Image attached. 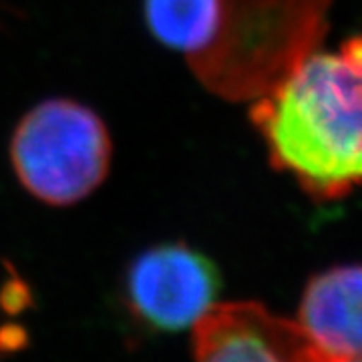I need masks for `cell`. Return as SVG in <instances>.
Returning a JSON list of instances; mask_svg holds the SVG:
<instances>
[{
  "instance_id": "5",
  "label": "cell",
  "mask_w": 362,
  "mask_h": 362,
  "mask_svg": "<svg viewBox=\"0 0 362 362\" xmlns=\"http://www.w3.org/2000/svg\"><path fill=\"white\" fill-rule=\"evenodd\" d=\"M298 322L256 302H232L195 322V362H328Z\"/></svg>"
},
{
  "instance_id": "2",
  "label": "cell",
  "mask_w": 362,
  "mask_h": 362,
  "mask_svg": "<svg viewBox=\"0 0 362 362\" xmlns=\"http://www.w3.org/2000/svg\"><path fill=\"white\" fill-rule=\"evenodd\" d=\"M330 0H214L204 45L187 57L197 81L230 101H256L316 51Z\"/></svg>"
},
{
  "instance_id": "6",
  "label": "cell",
  "mask_w": 362,
  "mask_h": 362,
  "mask_svg": "<svg viewBox=\"0 0 362 362\" xmlns=\"http://www.w3.org/2000/svg\"><path fill=\"white\" fill-rule=\"evenodd\" d=\"M298 324L332 358L362 356V266L334 268L312 278Z\"/></svg>"
},
{
  "instance_id": "7",
  "label": "cell",
  "mask_w": 362,
  "mask_h": 362,
  "mask_svg": "<svg viewBox=\"0 0 362 362\" xmlns=\"http://www.w3.org/2000/svg\"><path fill=\"white\" fill-rule=\"evenodd\" d=\"M214 0H145V21L161 45L194 54L206 40Z\"/></svg>"
},
{
  "instance_id": "1",
  "label": "cell",
  "mask_w": 362,
  "mask_h": 362,
  "mask_svg": "<svg viewBox=\"0 0 362 362\" xmlns=\"http://www.w3.org/2000/svg\"><path fill=\"white\" fill-rule=\"evenodd\" d=\"M272 163L320 199L362 183V35L312 51L252 105Z\"/></svg>"
},
{
  "instance_id": "8",
  "label": "cell",
  "mask_w": 362,
  "mask_h": 362,
  "mask_svg": "<svg viewBox=\"0 0 362 362\" xmlns=\"http://www.w3.org/2000/svg\"><path fill=\"white\" fill-rule=\"evenodd\" d=\"M328 362H362V356L361 358H330Z\"/></svg>"
},
{
  "instance_id": "4",
  "label": "cell",
  "mask_w": 362,
  "mask_h": 362,
  "mask_svg": "<svg viewBox=\"0 0 362 362\" xmlns=\"http://www.w3.org/2000/svg\"><path fill=\"white\" fill-rule=\"evenodd\" d=\"M220 274L211 259L185 244L145 250L127 272L131 310L147 324L181 330L214 308Z\"/></svg>"
},
{
  "instance_id": "3",
  "label": "cell",
  "mask_w": 362,
  "mask_h": 362,
  "mask_svg": "<svg viewBox=\"0 0 362 362\" xmlns=\"http://www.w3.org/2000/svg\"><path fill=\"white\" fill-rule=\"evenodd\" d=\"M113 143L103 119L73 99H47L26 113L11 139L16 180L54 207L75 206L107 177Z\"/></svg>"
}]
</instances>
